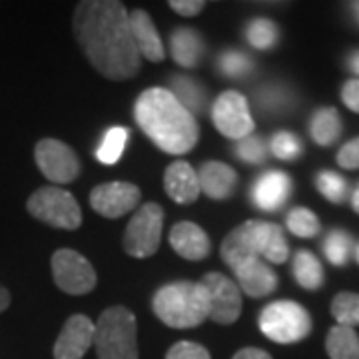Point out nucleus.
<instances>
[{
	"instance_id": "33",
	"label": "nucleus",
	"mask_w": 359,
	"mask_h": 359,
	"mask_svg": "<svg viewBox=\"0 0 359 359\" xmlns=\"http://www.w3.org/2000/svg\"><path fill=\"white\" fill-rule=\"evenodd\" d=\"M285 226L297 238H316L321 231L320 218L308 210V208H294L287 218H285Z\"/></svg>"
},
{
	"instance_id": "42",
	"label": "nucleus",
	"mask_w": 359,
	"mask_h": 359,
	"mask_svg": "<svg viewBox=\"0 0 359 359\" xmlns=\"http://www.w3.org/2000/svg\"><path fill=\"white\" fill-rule=\"evenodd\" d=\"M8 306H11V294H8V290H4V287L0 285V313L8 308Z\"/></svg>"
},
{
	"instance_id": "35",
	"label": "nucleus",
	"mask_w": 359,
	"mask_h": 359,
	"mask_svg": "<svg viewBox=\"0 0 359 359\" xmlns=\"http://www.w3.org/2000/svg\"><path fill=\"white\" fill-rule=\"evenodd\" d=\"M233 154L238 160L252 166H262L268 160V144L259 136H248L233 146Z\"/></svg>"
},
{
	"instance_id": "2",
	"label": "nucleus",
	"mask_w": 359,
	"mask_h": 359,
	"mask_svg": "<svg viewBox=\"0 0 359 359\" xmlns=\"http://www.w3.org/2000/svg\"><path fill=\"white\" fill-rule=\"evenodd\" d=\"M140 130L166 154L190 152L200 140L198 122L168 88H146L134 102Z\"/></svg>"
},
{
	"instance_id": "44",
	"label": "nucleus",
	"mask_w": 359,
	"mask_h": 359,
	"mask_svg": "<svg viewBox=\"0 0 359 359\" xmlns=\"http://www.w3.org/2000/svg\"><path fill=\"white\" fill-rule=\"evenodd\" d=\"M351 208H353L355 214H359V184L358 188L353 190V194H351Z\"/></svg>"
},
{
	"instance_id": "13",
	"label": "nucleus",
	"mask_w": 359,
	"mask_h": 359,
	"mask_svg": "<svg viewBox=\"0 0 359 359\" xmlns=\"http://www.w3.org/2000/svg\"><path fill=\"white\" fill-rule=\"evenodd\" d=\"M142 192L136 184L130 182H106L90 192V205L104 218H122L136 210L140 204Z\"/></svg>"
},
{
	"instance_id": "27",
	"label": "nucleus",
	"mask_w": 359,
	"mask_h": 359,
	"mask_svg": "<svg viewBox=\"0 0 359 359\" xmlns=\"http://www.w3.org/2000/svg\"><path fill=\"white\" fill-rule=\"evenodd\" d=\"M245 40L256 50H269L280 42V28L269 18H254L245 25Z\"/></svg>"
},
{
	"instance_id": "40",
	"label": "nucleus",
	"mask_w": 359,
	"mask_h": 359,
	"mask_svg": "<svg viewBox=\"0 0 359 359\" xmlns=\"http://www.w3.org/2000/svg\"><path fill=\"white\" fill-rule=\"evenodd\" d=\"M231 359H271V355H269L268 351L259 349V347H244Z\"/></svg>"
},
{
	"instance_id": "30",
	"label": "nucleus",
	"mask_w": 359,
	"mask_h": 359,
	"mask_svg": "<svg viewBox=\"0 0 359 359\" xmlns=\"http://www.w3.org/2000/svg\"><path fill=\"white\" fill-rule=\"evenodd\" d=\"M316 188L318 192L330 200L332 204H341L346 202L347 194H349V184L347 180L337 174L334 170H321L320 174L316 176Z\"/></svg>"
},
{
	"instance_id": "29",
	"label": "nucleus",
	"mask_w": 359,
	"mask_h": 359,
	"mask_svg": "<svg viewBox=\"0 0 359 359\" xmlns=\"http://www.w3.org/2000/svg\"><path fill=\"white\" fill-rule=\"evenodd\" d=\"M351 252H353V238L346 230H332L325 236L323 254L332 266H335V268L347 266Z\"/></svg>"
},
{
	"instance_id": "26",
	"label": "nucleus",
	"mask_w": 359,
	"mask_h": 359,
	"mask_svg": "<svg viewBox=\"0 0 359 359\" xmlns=\"http://www.w3.org/2000/svg\"><path fill=\"white\" fill-rule=\"evenodd\" d=\"M295 94L282 84H266L256 90L257 110L262 114H283L294 108Z\"/></svg>"
},
{
	"instance_id": "1",
	"label": "nucleus",
	"mask_w": 359,
	"mask_h": 359,
	"mask_svg": "<svg viewBox=\"0 0 359 359\" xmlns=\"http://www.w3.org/2000/svg\"><path fill=\"white\" fill-rule=\"evenodd\" d=\"M72 28L88 62L104 78L124 82L138 74L140 52L132 36L130 13L122 2H78L72 16Z\"/></svg>"
},
{
	"instance_id": "34",
	"label": "nucleus",
	"mask_w": 359,
	"mask_h": 359,
	"mask_svg": "<svg viewBox=\"0 0 359 359\" xmlns=\"http://www.w3.org/2000/svg\"><path fill=\"white\" fill-rule=\"evenodd\" d=\"M269 152L280 158L283 162H294L299 156L304 154V144L295 136L294 132H276L269 140Z\"/></svg>"
},
{
	"instance_id": "6",
	"label": "nucleus",
	"mask_w": 359,
	"mask_h": 359,
	"mask_svg": "<svg viewBox=\"0 0 359 359\" xmlns=\"http://www.w3.org/2000/svg\"><path fill=\"white\" fill-rule=\"evenodd\" d=\"M257 325L268 339L282 346L306 339L313 327L308 309L292 299H278L268 304L259 311Z\"/></svg>"
},
{
	"instance_id": "38",
	"label": "nucleus",
	"mask_w": 359,
	"mask_h": 359,
	"mask_svg": "<svg viewBox=\"0 0 359 359\" xmlns=\"http://www.w3.org/2000/svg\"><path fill=\"white\" fill-rule=\"evenodd\" d=\"M170 8L180 16H198L205 8L204 0H170Z\"/></svg>"
},
{
	"instance_id": "28",
	"label": "nucleus",
	"mask_w": 359,
	"mask_h": 359,
	"mask_svg": "<svg viewBox=\"0 0 359 359\" xmlns=\"http://www.w3.org/2000/svg\"><path fill=\"white\" fill-rule=\"evenodd\" d=\"M130 138V130L124 128V126H112L104 134L102 142L96 150V158L98 162H102L106 166H112L116 164L122 154H124V148L128 144Z\"/></svg>"
},
{
	"instance_id": "18",
	"label": "nucleus",
	"mask_w": 359,
	"mask_h": 359,
	"mask_svg": "<svg viewBox=\"0 0 359 359\" xmlns=\"http://www.w3.org/2000/svg\"><path fill=\"white\" fill-rule=\"evenodd\" d=\"M164 190L180 205L194 204L200 198V182L198 172L188 162H174L164 172Z\"/></svg>"
},
{
	"instance_id": "23",
	"label": "nucleus",
	"mask_w": 359,
	"mask_h": 359,
	"mask_svg": "<svg viewBox=\"0 0 359 359\" xmlns=\"http://www.w3.org/2000/svg\"><path fill=\"white\" fill-rule=\"evenodd\" d=\"M168 90L174 94V98L192 116L202 114L205 110V98H208L205 88L198 80H194L192 76H186V74L172 76Z\"/></svg>"
},
{
	"instance_id": "14",
	"label": "nucleus",
	"mask_w": 359,
	"mask_h": 359,
	"mask_svg": "<svg viewBox=\"0 0 359 359\" xmlns=\"http://www.w3.org/2000/svg\"><path fill=\"white\" fill-rule=\"evenodd\" d=\"M94 335L96 323H92L90 318L82 313L70 316L52 349L54 359H82L94 346Z\"/></svg>"
},
{
	"instance_id": "36",
	"label": "nucleus",
	"mask_w": 359,
	"mask_h": 359,
	"mask_svg": "<svg viewBox=\"0 0 359 359\" xmlns=\"http://www.w3.org/2000/svg\"><path fill=\"white\" fill-rule=\"evenodd\" d=\"M166 359H212L210 351L194 341H178L168 349Z\"/></svg>"
},
{
	"instance_id": "41",
	"label": "nucleus",
	"mask_w": 359,
	"mask_h": 359,
	"mask_svg": "<svg viewBox=\"0 0 359 359\" xmlns=\"http://www.w3.org/2000/svg\"><path fill=\"white\" fill-rule=\"evenodd\" d=\"M347 68H349L353 74H358L359 76V50L349 54V58H347Z\"/></svg>"
},
{
	"instance_id": "25",
	"label": "nucleus",
	"mask_w": 359,
	"mask_h": 359,
	"mask_svg": "<svg viewBox=\"0 0 359 359\" xmlns=\"http://www.w3.org/2000/svg\"><path fill=\"white\" fill-rule=\"evenodd\" d=\"M330 359H359V335L353 327L334 325L325 337Z\"/></svg>"
},
{
	"instance_id": "7",
	"label": "nucleus",
	"mask_w": 359,
	"mask_h": 359,
	"mask_svg": "<svg viewBox=\"0 0 359 359\" xmlns=\"http://www.w3.org/2000/svg\"><path fill=\"white\" fill-rule=\"evenodd\" d=\"M32 218L58 230H78L82 226V210L76 198L58 186H46L32 194L26 202Z\"/></svg>"
},
{
	"instance_id": "12",
	"label": "nucleus",
	"mask_w": 359,
	"mask_h": 359,
	"mask_svg": "<svg viewBox=\"0 0 359 359\" xmlns=\"http://www.w3.org/2000/svg\"><path fill=\"white\" fill-rule=\"evenodd\" d=\"M34 160L44 178L54 184H68L80 174V160L76 152L56 138L40 140L34 148Z\"/></svg>"
},
{
	"instance_id": "4",
	"label": "nucleus",
	"mask_w": 359,
	"mask_h": 359,
	"mask_svg": "<svg viewBox=\"0 0 359 359\" xmlns=\"http://www.w3.org/2000/svg\"><path fill=\"white\" fill-rule=\"evenodd\" d=\"M156 318L172 330H192L210 320V302L200 282H172L152 297Z\"/></svg>"
},
{
	"instance_id": "39",
	"label": "nucleus",
	"mask_w": 359,
	"mask_h": 359,
	"mask_svg": "<svg viewBox=\"0 0 359 359\" xmlns=\"http://www.w3.org/2000/svg\"><path fill=\"white\" fill-rule=\"evenodd\" d=\"M341 100L351 112L359 114V78H351L341 86Z\"/></svg>"
},
{
	"instance_id": "37",
	"label": "nucleus",
	"mask_w": 359,
	"mask_h": 359,
	"mask_svg": "<svg viewBox=\"0 0 359 359\" xmlns=\"http://www.w3.org/2000/svg\"><path fill=\"white\" fill-rule=\"evenodd\" d=\"M337 164L344 170H359V136L346 142L341 150L337 152Z\"/></svg>"
},
{
	"instance_id": "16",
	"label": "nucleus",
	"mask_w": 359,
	"mask_h": 359,
	"mask_svg": "<svg viewBox=\"0 0 359 359\" xmlns=\"http://www.w3.org/2000/svg\"><path fill=\"white\" fill-rule=\"evenodd\" d=\"M231 271H233V276L238 280L240 292H244L245 295H250L254 299L271 295L278 290L276 271L259 257L245 259L242 264H238L236 268H231Z\"/></svg>"
},
{
	"instance_id": "5",
	"label": "nucleus",
	"mask_w": 359,
	"mask_h": 359,
	"mask_svg": "<svg viewBox=\"0 0 359 359\" xmlns=\"http://www.w3.org/2000/svg\"><path fill=\"white\" fill-rule=\"evenodd\" d=\"M94 347L98 359H138V323L124 306L104 309L96 321Z\"/></svg>"
},
{
	"instance_id": "21",
	"label": "nucleus",
	"mask_w": 359,
	"mask_h": 359,
	"mask_svg": "<svg viewBox=\"0 0 359 359\" xmlns=\"http://www.w3.org/2000/svg\"><path fill=\"white\" fill-rule=\"evenodd\" d=\"M204 40L188 26L176 28L170 36V54L174 62L182 68H196L204 56Z\"/></svg>"
},
{
	"instance_id": "32",
	"label": "nucleus",
	"mask_w": 359,
	"mask_h": 359,
	"mask_svg": "<svg viewBox=\"0 0 359 359\" xmlns=\"http://www.w3.org/2000/svg\"><path fill=\"white\" fill-rule=\"evenodd\" d=\"M218 70L226 78H233V80H242V78L250 76L254 70V60L240 50H226L219 54Z\"/></svg>"
},
{
	"instance_id": "22",
	"label": "nucleus",
	"mask_w": 359,
	"mask_h": 359,
	"mask_svg": "<svg viewBox=\"0 0 359 359\" xmlns=\"http://www.w3.org/2000/svg\"><path fill=\"white\" fill-rule=\"evenodd\" d=\"M341 130H344L341 116L332 106L318 108L311 116V120H309V136L318 146H323V148L332 146V144L339 140Z\"/></svg>"
},
{
	"instance_id": "10",
	"label": "nucleus",
	"mask_w": 359,
	"mask_h": 359,
	"mask_svg": "<svg viewBox=\"0 0 359 359\" xmlns=\"http://www.w3.org/2000/svg\"><path fill=\"white\" fill-rule=\"evenodd\" d=\"M50 266L54 283L65 294L86 295L96 287L98 276L92 268V264L74 250L65 248V250L54 252Z\"/></svg>"
},
{
	"instance_id": "3",
	"label": "nucleus",
	"mask_w": 359,
	"mask_h": 359,
	"mask_svg": "<svg viewBox=\"0 0 359 359\" xmlns=\"http://www.w3.org/2000/svg\"><path fill=\"white\" fill-rule=\"evenodd\" d=\"M219 256L230 268L252 257H259L269 264H285L290 257V245L278 224L248 219L224 238Z\"/></svg>"
},
{
	"instance_id": "45",
	"label": "nucleus",
	"mask_w": 359,
	"mask_h": 359,
	"mask_svg": "<svg viewBox=\"0 0 359 359\" xmlns=\"http://www.w3.org/2000/svg\"><path fill=\"white\" fill-rule=\"evenodd\" d=\"M355 262H358V264H359V244L355 245Z\"/></svg>"
},
{
	"instance_id": "9",
	"label": "nucleus",
	"mask_w": 359,
	"mask_h": 359,
	"mask_svg": "<svg viewBox=\"0 0 359 359\" xmlns=\"http://www.w3.org/2000/svg\"><path fill=\"white\" fill-rule=\"evenodd\" d=\"M212 124L222 136L238 142L252 136L256 130L248 98L238 90H226L216 98L212 104Z\"/></svg>"
},
{
	"instance_id": "43",
	"label": "nucleus",
	"mask_w": 359,
	"mask_h": 359,
	"mask_svg": "<svg viewBox=\"0 0 359 359\" xmlns=\"http://www.w3.org/2000/svg\"><path fill=\"white\" fill-rule=\"evenodd\" d=\"M349 13H351V16H353L355 25L359 26V0H355V2H351V4H349Z\"/></svg>"
},
{
	"instance_id": "24",
	"label": "nucleus",
	"mask_w": 359,
	"mask_h": 359,
	"mask_svg": "<svg viewBox=\"0 0 359 359\" xmlns=\"http://www.w3.org/2000/svg\"><path fill=\"white\" fill-rule=\"evenodd\" d=\"M294 278L295 282L299 283L304 290L308 292H316L320 290L323 282H325V273H323V266L321 262L316 257V254H311L309 250H299L295 252L294 256Z\"/></svg>"
},
{
	"instance_id": "19",
	"label": "nucleus",
	"mask_w": 359,
	"mask_h": 359,
	"mask_svg": "<svg viewBox=\"0 0 359 359\" xmlns=\"http://www.w3.org/2000/svg\"><path fill=\"white\" fill-rule=\"evenodd\" d=\"M130 26H132V36L136 42V48L150 62H162L166 58V48L160 39L150 14L142 8H136L130 13Z\"/></svg>"
},
{
	"instance_id": "8",
	"label": "nucleus",
	"mask_w": 359,
	"mask_h": 359,
	"mask_svg": "<svg viewBox=\"0 0 359 359\" xmlns=\"http://www.w3.org/2000/svg\"><path fill=\"white\" fill-rule=\"evenodd\" d=\"M164 210L156 202L140 205L124 231V250L132 257H152L162 242Z\"/></svg>"
},
{
	"instance_id": "31",
	"label": "nucleus",
	"mask_w": 359,
	"mask_h": 359,
	"mask_svg": "<svg viewBox=\"0 0 359 359\" xmlns=\"http://www.w3.org/2000/svg\"><path fill=\"white\" fill-rule=\"evenodd\" d=\"M332 316L337 325L355 327L359 325V294L339 292L332 299Z\"/></svg>"
},
{
	"instance_id": "17",
	"label": "nucleus",
	"mask_w": 359,
	"mask_h": 359,
	"mask_svg": "<svg viewBox=\"0 0 359 359\" xmlns=\"http://www.w3.org/2000/svg\"><path fill=\"white\" fill-rule=\"evenodd\" d=\"M170 245L180 257L188 262H200L212 252V242L208 233L194 222H178L170 230Z\"/></svg>"
},
{
	"instance_id": "20",
	"label": "nucleus",
	"mask_w": 359,
	"mask_h": 359,
	"mask_svg": "<svg viewBox=\"0 0 359 359\" xmlns=\"http://www.w3.org/2000/svg\"><path fill=\"white\" fill-rule=\"evenodd\" d=\"M198 182L202 194H205L210 200L224 202L236 190L238 174L224 162H204L198 170Z\"/></svg>"
},
{
	"instance_id": "11",
	"label": "nucleus",
	"mask_w": 359,
	"mask_h": 359,
	"mask_svg": "<svg viewBox=\"0 0 359 359\" xmlns=\"http://www.w3.org/2000/svg\"><path fill=\"white\" fill-rule=\"evenodd\" d=\"M210 302V320L219 325H231L242 316V292L228 276L210 271L200 280Z\"/></svg>"
},
{
	"instance_id": "15",
	"label": "nucleus",
	"mask_w": 359,
	"mask_h": 359,
	"mask_svg": "<svg viewBox=\"0 0 359 359\" xmlns=\"http://www.w3.org/2000/svg\"><path fill=\"white\" fill-rule=\"evenodd\" d=\"M250 196L259 210L278 212L292 196V178L282 170H268L254 182Z\"/></svg>"
}]
</instances>
